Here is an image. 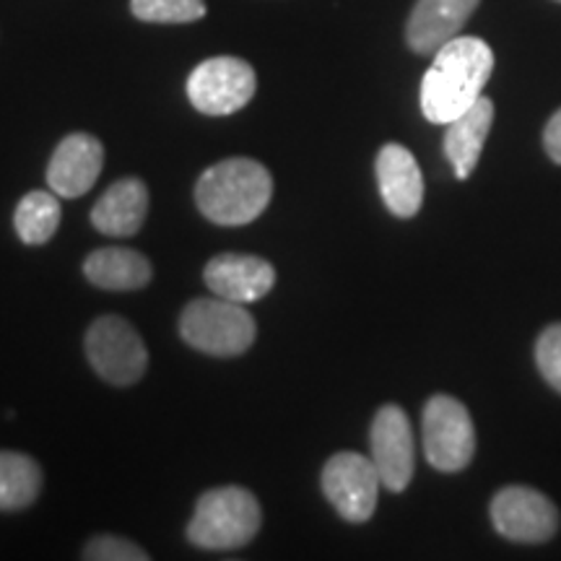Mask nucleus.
Returning a JSON list of instances; mask_svg holds the SVG:
<instances>
[{
  "label": "nucleus",
  "instance_id": "obj_1",
  "mask_svg": "<svg viewBox=\"0 0 561 561\" xmlns=\"http://www.w3.org/2000/svg\"><path fill=\"white\" fill-rule=\"evenodd\" d=\"M494 70V53L479 37H455L434 53L421 81V112L434 125H447L479 102Z\"/></svg>",
  "mask_w": 561,
  "mask_h": 561
},
{
  "label": "nucleus",
  "instance_id": "obj_2",
  "mask_svg": "<svg viewBox=\"0 0 561 561\" xmlns=\"http://www.w3.org/2000/svg\"><path fill=\"white\" fill-rule=\"evenodd\" d=\"M273 178L255 159H224L195 182V206L210 224L242 227L268 208Z\"/></svg>",
  "mask_w": 561,
  "mask_h": 561
},
{
  "label": "nucleus",
  "instance_id": "obj_3",
  "mask_svg": "<svg viewBox=\"0 0 561 561\" xmlns=\"http://www.w3.org/2000/svg\"><path fill=\"white\" fill-rule=\"evenodd\" d=\"M263 525L255 494L242 486L208 489L187 523V541L206 551H234L248 546Z\"/></svg>",
  "mask_w": 561,
  "mask_h": 561
},
{
  "label": "nucleus",
  "instance_id": "obj_4",
  "mask_svg": "<svg viewBox=\"0 0 561 561\" xmlns=\"http://www.w3.org/2000/svg\"><path fill=\"white\" fill-rule=\"evenodd\" d=\"M180 335L187 346L208 356H240L255 343V318L240 301L193 299L180 314Z\"/></svg>",
  "mask_w": 561,
  "mask_h": 561
},
{
  "label": "nucleus",
  "instance_id": "obj_5",
  "mask_svg": "<svg viewBox=\"0 0 561 561\" xmlns=\"http://www.w3.org/2000/svg\"><path fill=\"white\" fill-rule=\"evenodd\" d=\"M421 439L432 468L442 473H460L476 455L473 419L458 398L434 396L421 413Z\"/></svg>",
  "mask_w": 561,
  "mask_h": 561
},
{
  "label": "nucleus",
  "instance_id": "obj_6",
  "mask_svg": "<svg viewBox=\"0 0 561 561\" xmlns=\"http://www.w3.org/2000/svg\"><path fill=\"white\" fill-rule=\"evenodd\" d=\"M89 364L104 382L128 388L146 375L149 351L136 328L117 314H102L89 325L83 339Z\"/></svg>",
  "mask_w": 561,
  "mask_h": 561
},
{
  "label": "nucleus",
  "instance_id": "obj_7",
  "mask_svg": "<svg viewBox=\"0 0 561 561\" xmlns=\"http://www.w3.org/2000/svg\"><path fill=\"white\" fill-rule=\"evenodd\" d=\"M257 89V76L248 60L221 55L203 60L187 79V100L201 115L224 117L248 107Z\"/></svg>",
  "mask_w": 561,
  "mask_h": 561
},
{
  "label": "nucleus",
  "instance_id": "obj_8",
  "mask_svg": "<svg viewBox=\"0 0 561 561\" xmlns=\"http://www.w3.org/2000/svg\"><path fill=\"white\" fill-rule=\"evenodd\" d=\"M328 502L346 523L362 525L375 515L377 494H380V473L369 458L359 453H335L325 462L320 476Z\"/></svg>",
  "mask_w": 561,
  "mask_h": 561
},
{
  "label": "nucleus",
  "instance_id": "obj_9",
  "mask_svg": "<svg viewBox=\"0 0 561 561\" xmlns=\"http://www.w3.org/2000/svg\"><path fill=\"white\" fill-rule=\"evenodd\" d=\"M491 525L515 543H546L559 530V510L530 486H504L489 504Z\"/></svg>",
  "mask_w": 561,
  "mask_h": 561
},
{
  "label": "nucleus",
  "instance_id": "obj_10",
  "mask_svg": "<svg viewBox=\"0 0 561 561\" xmlns=\"http://www.w3.org/2000/svg\"><path fill=\"white\" fill-rule=\"evenodd\" d=\"M369 439L371 462L377 466L382 486L401 494V491L409 489L413 479V466H416L411 421L401 405L388 403L375 413Z\"/></svg>",
  "mask_w": 561,
  "mask_h": 561
},
{
  "label": "nucleus",
  "instance_id": "obj_11",
  "mask_svg": "<svg viewBox=\"0 0 561 561\" xmlns=\"http://www.w3.org/2000/svg\"><path fill=\"white\" fill-rule=\"evenodd\" d=\"M104 167V146L89 133H70L53 151L47 185L58 198H81L94 187Z\"/></svg>",
  "mask_w": 561,
  "mask_h": 561
},
{
  "label": "nucleus",
  "instance_id": "obj_12",
  "mask_svg": "<svg viewBox=\"0 0 561 561\" xmlns=\"http://www.w3.org/2000/svg\"><path fill=\"white\" fill-rule=\"evenodd\" d=\"M203 280L216 297L240 301H261L268 297L273 284H276V268L257 255H242V252H221L210 257Z\"/></svg>",
  "mask_w": 561,
  "mask_h": 561
},
{
  "label": "nucleus",
  "instance_id": "obj_13",
  "mask_svg": "<svg viewBox=\"0 0 561 561\" xmlns=\"http://www.w3.org/2000/svg\"><path fill=\"white\" fill-rule=\"evenodd\" d=\"M481 0H416L405 21V45L416 55H434L460 37Z\"/></svg>",
  "mask_w": 561,
  "mask_h": 561
},
{
  "label": "nucleus",
  "instance_id": "obj_14",
  "mask_svg": "<svg viewBox=\"0 0 561 561\" xmlns=\"http://www.w3.org/2000/svg\"><path fill=\"white\" fill-rule=\"evenodd\" d=\"M382 203L398 219H411L424 203V178L413 153L401 144L382 146L375 161Z\"/></svg>",
  "mask_w": 561,
  "mask_h": 561
},
{
  "label": "nucleus",
  "instance_id": "obj_15",
  "mask_svg": "<svg viewBox=\"0 0 561 561\" xmlns=\"http://www.w3.org/2000/svg\"><path fill=\"white\" fill-rule=\"evenodd\" d=\"M149 214V187L138 178H123L104 191L91 208V224L107 237H133Z\"/></svg>",
  "mask_w": 561,
  "mask_h": 561
},
{
  "label": "nucleus",
  "instance_id": "obj_16",
  "mask_svg": "<svg viewBox=\"0 0 561 561\" xmlns=\"http://www.w3.org/2000/svg\"><path fill=\"white\" fill-rule=\"evenodd\" d=\"M491 123H494V102L486 96H479V102L471 104L453 123H447L445 153L458 180L471 178L476 164H479Z\"/></svg>",
  "mask_w": 561,
  "mask_h": 561
},
{
  "label": "nucleus",
  "instance_id": "obj_17",
  "mask_svg": "<svg viewBox=\"0 0 561 561\" xmlns=\"http://www.w3.org/2000/svg\"><path fill=\"white\" fill-rule=\"evenodd\" d=\"M83 276L96 289L138 291L151 284L153 268L149 257L130 248H102L83 261Z\"/></svg>",
  "mask_w": 561,
  "mask_h": 561
},
{
  "label": "nucleus",
  "instance_id": "obj_18",
  "mask_svg": "<svg viewBox=\"0 0 561 561\" xmlns=\"http://www.w3.org/2000/svg\"><path fill=\"white\" fill-rule=\"evenodd\" d=\"M39 491V462L24 453L0 450V512H21L32 507Z\"/></svg>",
  "mask_w": 561,
  "mask_h": 561
},
{
  "label": "nucleus",
  "instance_id": "obj_19",
  "mask_svg": "<svg viewBox=\"0 0 561 561\" xmlns=\"http://www.w3.org/2000/svg\"><path fill=\"white\" fill-rule=\"evenodd\" d=\"M13 227L19 240L32 248L50 242L60 227V201L47 191L26 193L13 214Z\"/></svg>",
  "mask_w": 561,
  "mask_h": 561
},
{
  "label": "nucleus",
  "instance_id": "obj_20",
  "mask_svg": "<svg viewBox=\"0 0 561 561\" xmlns=\"http://www.w3.org/2000/svg\"><path fill=\"white\" fill-rule=\"evenodd\" d=\"M130 13L146 24H191L206 16L203 0H130Z\"/></svg>",
  "mask_w": 561,
  "mask_h": 561
},
{
  "label": "nucleus",
  "instance_id": "obj_21",
  "mask_svg": "<svg viewBox=\"0 0 561 561\" xmlns=\"http://www.w3.org/2000/svg\"><path fill=\"white\" fill-rule=\"evenodd\" d=\"M83 559L89 561H146L149 553L138 543L121 536H96L83 546Z\"/></svg>",
  "mask_w": 561,
  "mask_h": 561
},
{
  "label": "nucleus",
  "instance_id": "obj_22",
  "mask_svg": "<svg viewBox=\"0 0 561 561\" xmlns=\"http://www.w3.org/2000/svg\"><path fill=\"white\" fill-rule=\"evenodd\" d=\"M536 364L543 380L561 392V322L546 328L536 343Z\"/></svg>",
  "mask_w": 561,
  "mask_h": 561
},
{
  "label": "nucleus",
  "instance_id": "obj_23",
  "mask_svg": "<svg viewBox=\"0 0 561 561\" xmlns=\"http://www.w3.org/2000/svg\"><path fill=\"white\" fill-rule=\"evenodd\" d=\"M543 149L549 153L551 161L561 164V110L551 115V121L543 128Z\"/></svg>",
  "mask_w": 561,
  "mask_h": 561
},
{
  "label": "nucleus",
  "instance_id": "obj_24",
  "mask_svg": "<svg viewBox=\"0 0 561 561\" xmlns=\"http://www.w3.org/2000/svg\"><path fill=\"white\" fill-rule=\"evenodd\" d=\"M557 3H561V0H557Z\"/></svg>",
  "mask_w": 561,
  "mask_h": 561
}]
</instances>
